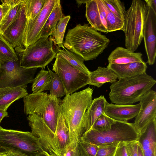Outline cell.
I'll return each instance as SVG.
<instances>
[{"label": "cell", "instance_id": "6da1fadb", "mask_svg": "<svg viewBox=\"0 0 156 156\" xmlns=\"http://www.w3.org/2000/svg\"><path fill=\"white\" fill-rule=\"evenodd\" d=\"M110 40L89 25L79 24L69 29L63 45L84 61L95 59L107 47Z\"/></svg>", "mask_w": 156, "mask_h": 156}, {"label": "cell", "instance_id": "7a4b0ae2", "mask_svg": "<svg viewBox=\"0 0 156 156\" xmlns=\"http://www.w3.org/2000/svg\"><path fill=\"white\" fill-rule=\"evenodd\" d=\"M93 90L89 87L66 95L62 101V112L69 129L70 144H78L86 131L85 117L92 100Z\"/></svg>", "mask_w": 156, "mask_h": 156}, {"label": "cell", "instance_id": "3957f363", "mask_svg": "<svg viewBox=\"0 0 156 156\" xmlns=\"http://www.w3.org/2000/svg\"><path fill=\"white\" fill-rule=\"evenodd\" d=\"M156 83L146 72L131 77L119 79L110 87L109 99L115 104L133 105L139 101Z\"/></svg>", "mask_w": 156, "mask_h": 156}, {"label": "cell", "instance_id": "277c9868", "mask_svg": "<svg viewBox=\"0 0 156 156\" xmlns=\"http://www.w3.org/2000/svg\"><path fill=\"white\" fill-rule=\"evenodd\" d=\"M140 135L133 123L116 120L109 129L90 128L83 134L80 140L98 146L137 141Z\"/></svg>", "mask_w": 156, "mask_h": 156}, {"label": "cell", "instance_id": "5b68a950", "mask_svg": "<svg viewBox=\"0 0 156 156\" xmlns=\"http://www.w3.org/2000/svg\"><path fill=\"white\" fill-rule=\"evenodd\" d=\"M54 42L53 37L50 35L40 38L27 47L15 48L20 66L27 69H44L56 57Z\"/></svg>", "mask_w": 156, "mask_h": 156}, {"label": "cell", "instance_id": "8992f818", "mask_svg": "<svg viewBox=\"0 0 156 156\" xmlns=\"http://www.w3.org/2000/svg\"><path fill=\"white\" fill-rule=\"evenodd\" d=\"M62 101L51 97L47 92L32 93L23 98L24 112L27 115L36 114L55 133Z\"/></svg>", "mask_w": 156, "mask_h": 156}, {"label": "cell", "instance_id": "52a82bcc", "mask_svg": "<svg viewBox=\"0 0 156 156\" xmlns=\"http://www.w3.org/2000/svg\"><path fill=\"white\" fill-rule=\"evenodd\" d=\"M148 6L142 0H133L126 11L124 20L125 46L134 52L143 39V32Z\"/></svg>", "mask_w": 156, "mask_h": 156}, {"label": "cell", "instance_id": "ba28073f", "mask_svg": "<svg viewBox=\"0 0 156 156\" xmlns=\"http://www.w3.org/2000/svg\"><path fill=\"white\" fill-rule=\"evenodd\" d=\"M0 147L6 152L13 151L30 156L45 151L32 133L0 128Z\"/></svg>", "mask_w": 156, "mask_h": 156}, {"label": "cell", "instance_id": "9c48e42d", "mask_svg": "<svg viewBox=\"0 0 156 156\" xmlns=\"http://www.w3.org/2000/svg\"><path fill=\"white\" fill-rule=\"evenodd\" d=\"M55 58L52 69L61 80L66 95L89 84V75L75 68L57 54Z\"/></svg>", "mask_w": 156, "mask_h": 156}, {"label": "cell", "instance_id": "30bf717a", "mask_svg": "<svg viewBox=\"0 0 156 156\" xmlns=\"http://www.w3.org/2000/svg\"><path fill=\"white\" fill-rule=\"evenodd\" d=\"M37 68L21 67L19 60L0 63V88L23 87L32 83Z\"/></svg>", "mask_w": 156, "mask_h": 156}, {"label": "cell", "instance_id": "8fae6325", "mask_svg": "<svg viewBox=\"0 0 156 156\" xmlns=\"http://www.w3.org/2000/svg\"><path fill=\"white\" fill-rule=\"evenodd\" d=\"M32 133L38 139L44 151L51 156H61L54 133L43 120L35 114L27 117Z\"/></svg>", "mask_w": 156, "mask_h": 156}, {"label": "cell", "instance_id": "7c38bea8", "mask_svg": "<svg viewBox=\"0 0 156 156\" xmlns=\"http://www.w3.org/2000/svg\"><path fill=\"white\" fill-rule=\"evenodd\" d=\"M140 108L133 125L140 135L151 121L156 118V92L150 90L139 101Z\"/></svg>", "mask_w": 156, "mask_h": 156}, {"label": "cell", "instance_id": "4fadbf2b", "mask_svg": "<svg viewBox=\"0 0 156 156\" xmlns=\"http://www.w3.org/2000/svg\"><path fill=\"white\" fill-rule=\"evenodd\" d=\"M56 0H46L40 12L34 19L27 20L23 40V46L26 47L39 38V36Z\"/></svg>", "mask_w": 156, "mask_h": 156}, {"label": "cell", "instance_id": "5bb4252c", "mask_svg": "<svg viewBox=\"0 0 156 156\" xmlns=\"http://www.w3.org/2000/svg\"><path fill=\"white\" fill-rule=\"evenodd\" d=\"M156 13L149 6L144 21L143 38L144 41L147 62L153 65L156 55Z\"/></svg>", "mask_w": 156, "mask_h": 156}, {"label": "cell", "instance_id": "9a60e30c", "mask_svg": "<svg viewBox=\"0 0 156 156\" xmlns=\"http://www.w3.org/2000/svg\"><path fill=\"white\" fill-rule=\"evenodd\" d=\"M25 1L14 20L1 34L14 48L23 46V38L27 21L25 12Z\"/></svg>", "mask_w": 156, "mask_h": 156}, {"label": "cell", "instance_id": "2e32d148", "mask_svg": "<svg viewBox=\"0 0 156 156\" xmlns=\"http://www.w3.org/2000/svg\"><path fill=\"white\" fill-rule=\"evenodd\" d=\"M140 108V103L136 105H119L106 102L105 113L117 121L127 122L136 117Z\"/></svg>", "mask_w": 156, "mask_h": 156}, {"label": "cell", "instance_id": "e0dca14e", "mask_svg": "<svg viewBox=\"0 0 156 156\" xmlns=\"http://www.w3.org/2000/svg\"><path fill=\"white\" fill-rule=\"evenodd\" d=\"M138 141L144 156H156V118L151 121Z\"/></svg>", "mask_w": 156, "mask_h": 156}, {"label": "cell", "instance_id": "ac0fdd59", "mask_svg": "<svg viewBox=\"0 0 156 156\" xmlns=\"http://www.w3.org/2000/svg\"><path fill=\"white\" fill-rule=\"evenodd\" d=\"M61 156H65L70 144L68 126L60 106L55 133Z\"/></svg>", "mask_w": 156, "mask_h": 156}, {"label": "cell", "instance_id": "d6986e66", "mask_svg": "<svg viewBox=\"0 0 156 156\" xmlns=\"http://www.w3.org/2000/svg\"><path fill=\"white\" fill-rule=\"evenodd\" d=\"M140 52H132L126 48L119 47L112 51L108 58V64L121 65L143 62Z\"/></svg>", "mask_w": 156, "mask_h": 156}, {"label": "cell", "instance_id": "ffe728a7", "mask_svg": "<svg viewBox=\"0 0 156 156\" xmlns=\"http://www.w3.org/2000/svg\"><path fill=\"white\" fill-rule=\"evenodd\" d=\"M107 66L113 70L119 79L131 77L143 74L146 72L147 68L146 63L144 61L121 65L108 64Z\"/></svg>", "mask_w": 156, "mask_h": 156}, {"label": "cell", "instance_id": "44dd1931", "mask_svg": "<svg viewBox=\"0 0 156 156\" xmlns=\"http://www.w3.org/2000/svg\"><path fill=\"white\" fill-rule=\"evenodd\" d=\"M107 101L103 95L92 100L87 109L85 117V127L86 131L91 128L96 120L105 113V107Z\"/></svg>", "mask_w": 156, "mask_h": 156}, {"label": "cell", "instance_id": "7402d4cb", "mask_svg": "<svg viewBox=\"0 0 156 156\" xmlns=\"http://www.w3.org/2000/svg\"><path fill=\"white\" fill-rule=\"evenodd\" d=\"M89 76V84L98 88L101 87L106 83H114L117 81V79H119L118 75L107 66L106 67L99 66L96 70L90 71Z\"/></svg>", "mask_w": 156, "mask_h": 156}, {"label": "cell", "instance_id": "603a6c76", "mask_svg": "<svg viewBox=\"0 0 156 156\" xmlns=\"http://www.w3.org/2000/svg\"><path fill=\"white\" fill-rule=\"evenodd\" d=\"M27 95V89L23 87L0 88V110L7 111L14 102Z\"/></svg>", "mask_w": 156, "mask_h": 156}, {"label": "cell", "instance_id": "cb8c5ba5", "mask_svg": "<svg viewBox=\"0 0 156 156\" xmlns=\"http://www.w3.org/2000/svg\"><path fill=\"white\" fill-rule=\"evenodd\" d=\"M64 16L60 1L56 0L53 9L41 32L39 38L48 37L50 36L58 22Z\"/></svg>", "mask_w": 156, "mask_h": 156}, {"label": "cell", "instance_id": "d4e9b609", "mask_svg": "<svg viewBox=\"0 0 156 156\" xmlns=\"http://www.w3.org/2000/svg\"><path fill=\"white\" fill-rule=\"evenodd\" d=\"M86 8L85 16L90 26L97 31L107 33L100 18L96 0H88Z\"/></svg>", "mask_w": 156, "mask_h": 156}, {"label": "cell", "instance_id": "484cf974", "mask_svg": "<svg viewBox=\"0 0 156 156\" xmlns=\"http://www.w3.org/2000/svg\"><path fill=\"white\" fill-rule=\"evenodd\" d=\"M55 51L57 54L72 66L81 72L89 75L90 71L85 65L84 60L82 58L66 48L61 49L57 47Z\"/></svg>", "mask_w": 156, "mask_h": 156}, {"label": "cell", "instance_id": "4316f807", "mask_svg": "<svg viewBox=\"0 0 156 156\" xmlns=\"http://www.w3.org/2000/svg\"><path fill=\"white\" fill-rule=\"evenodd\" d=\"M50 83V76L48 71L41 69L34 79L32 86V93L49 90Z\"/></svg>", "mask_w": 156, "mask_h": 156}, {"label": "cell", "instance_id": "83f0119b", "mask_svg": "<svg viewBox=\"0 0 156 156\" xmlns=\"http://www.w3.org/2000/svg\"><path fill=\"white\" fill-rule=\"evenodd\" d=\"M70 19L69 15L62 18L58 22L51 35L54 39V44L63 49L65 48L63 44V39L66 28Z\"/></svg>", "mask_w": 156, "mask_h": 156}, {"label": "cell", "instance_id": "f1b7e54d", "mask_svg": "<svg viewBox=\"0 0 156 156\" xmlns=\"http://www.w3.org/2000/svg\"><path fill=\"white\" fill-rule=\"evenodd\" d=\"M19 59L13 48L0 34V63L8 61H18Z\"/></svg>", "mask_w": 156, "mask_h": 156}, {"label": "cell", "instance_id": "f546056e", "mask_svg": "<svg viewBox=\"0 0 156 156\" xmlns=\"http://www.w3.org/2000/svg\"><path fill=\"white\" fill-rule=\"evenodd\" d=\"M47 67L51 78L49 95L51 97L60 98L65 94L63 84L58 75Z\"/></svg>", "mask_w": 156, "mask_h": 156}, {"label": "cell", "instance_id": "4dcf8cb0", "mask_svg": "<svg viewBox=\"0 0 156 156\" xmlns=\"http://www.w3.org/2000/svg\"><path fill=\"white\" fill-rule=\"evenodd\" d=\"M46 0H26L25 12L27 20H33L41 11Z\"/></svg>", "mask_w": 156, "mask_h": 156}, {"label": "cell", "instance_id": "1f68e13d", "mask_svg": "<svg viewBox=\"0 0 156 156\" xmlns=\"http://www.w3.org/2000/svg\"><path fill=\"white\" fill-rule=\"evenodd\" d=\"M104 5L106 13L107 33L118 30L124 32V21L115 15Z\"/></svg>", "mask_w": 156, "mask_h": 156}, {"label": "cell", "instance_id": "d6a6232c", "mask_svg": "<svg viewBox=\"0 0 156 156\" xmlns=\"http://www.w3.org/2000/svg\"><path fill=\"white\" fill-rule=\"evenodd\" d=\"M107 8L115 15L124 21L126 11L124 3L119 0H102Z\"/></svg>", "mask_w": 156, "mask_h": 156}, {"label": "cell", "instance_id": "836d02e7", "mask_svg": "<svg viewBox=\"0 0 156 156\" xmlns=\"http://www.w3.org/2000/svg\"><path fill=\"white\" fill-rule=\"evenodd\" d=\"M25 0L12 6L0 23V34H2L14 20Z\"/></svg>", "mask_w": 156, "mask_h": 156}, {"label": "cell", "instance_id": "e575fe53", "mask_svg": "<svg viewBox=\"0 0 156 156\" xmlns=\"http://www.w3.org/2000/svg\"><path fill=\"white\" fill-rule=\"evenodd\" d=\"M116 121L104 113L96 120L92 128L104 130L109 129H111L112 126Z\"/></svg>", "mask_w": 156, "mask_h": 156}, {"label": "cell", "instance_id": "d590c367", "mask_svg": "<svg viewBox=\"0 0 156 156\" xmlns=\"http://www.w3.org/2000/svg\"><path fill=\"white\" fill-rule=\"evenodd\" d=\"M78 146L80 156H95L98 146L80 140Z\"/></svg>", "mask_w": 156, "mask_h": 156}, {"label": "cell", "instance_id": "8d00e7d4", "mask_svg": "<svg viewBox=\"0 0 156 156\" xmlns=\"http://www.w3.org/2000/svg\"><path fill=\"white\" fill-rule=\"evenodd\" d=\"M119 144L98 146L95 156H114Z\"/></svg>", "mask_w": 156, "mask_h": 156}, {"label": "cell", "instance_id": "74e56055", "mask_svg": "<svg viewBox=\"0 0 156 156\" xmlns=\"http://www.w3.org/2000/svg\"><path fill=\"white\" fill-rule=\"evenodd\" d=\"M23 1V0H1L2 4L0 5V23L12 6Z\"/></svg>", "mask_w": 156, "mask_h": 156}, {"label": "cell", "instance_id": "f35d334b", "mask_svg": "<svg viewBox=\"0 0 156 156\" xmlns=\"http://www.w3.org/2000/svg\"><path fill=\"white\" fill-rule=\"evenodd\" d=\"M96 2L101 22L107 30L106 13L104 4L102 0H96Z\"/></svg>", "mask_w": 156, "mask_h": 156}, {"label": "cell", "instance_id": "ab89813d", "mask_svg": "<svg viewBox=\"0 0 156 156\" xmlns=\"http://www.w3.org/2000/svg\"><path fill=\"white\" fill-rule=\"evenodd\" d=\"M127 156H137L138 140L125 143Z\"/></svg>", "mask_w": 156, "mask_h": 156}, {"label": "cell", "instance_id": "60d3db41", "mask_svg": "<svg viewBox=\"0 0 156 156\" xmlns=\"http://www.w3.org/2000/svg\"><path fill=\"white\" fill-rule=\"evenodd\" d=\"M65 156H80L78 144H70Z\"/></svg>", "mask_w": 156, "mask_h": 156}, {"label": "cell", "instance_id": "b9f144b4", "mask_svg": "<svg viewBox=\"0 0 156 156\" xmlns=\"http://www.w3.org/2000/svg\"><path fill=\"white\" fill-rule=\"evenodd\" d=\"M114 156H127L125 143H119Z\"/></svg>", "mask_w": 156, "mask_h": 156}, {"label": "cell", "instance_id": "7bdbcfd3", "mask_svg": "<svg viewBox=\"0 0 156 156\" xmlns=\"http://www.w3.org/2000/svg\"><path fill=\"white\" fill-rule=\"evenodd\" d=\"M144 1L147 5L156 13V0H145Z\"/></svg>", "mask_w": 156, "mask_h": 156}, {"label": "cell", "instance_id": "ee69618b", "mask_svg": "<svg viewBox=\"0 0 156 156\" xmlns=\"http://www.w3.org/2000/svg\"><path fill=\"white\" fill-rule=\"evenodd\" d=\"M6 153L9 156H30L13 151H9Z\"/></svg>", "mask_w": 156, "mask_h": 156}, {"label": "cell", "instance_id": "f6af8a7d", "mask_svg": "<svg viewBox=\"0 0 156 156\" xmlns=\"http://www.w3.org/2000/svg\"><path fill=\"white\" fill-rule=\"evenodd\" d=\"M8 117V114L7 111L0 110V124L1 121L5 117ZM1 126H0V128Z\"/></svg>", "mask_w": 156, "mask_h": 156}, {"label": "cell", "instance_id": "bcb514c9", "mask_svg": "<svg viewBox=\"0 0 156 156\" xmlns=\"http://www.w3.org/2000/svg\"><path fill=\"white\" fill-rule=\"evenodd\" d=\"M137 156H144L141 146L139 143L138 147Z\"/></svg>", "mask_w": 156, "mask_h": 156}, {"label": "cell", "instance_id": "7dc6e473", "mask_svg": "<svg viewBox=\"0 0 156 156\" xmlns=\"http://www.w3.org/2000/svg\"><path fill=\"white\" fill-rule=\"evenodd\" d=\"M88 0H76L77 3L78 4V7L80 6V5L83 3H86Z\"/></svg>", "mask_w": 156, "mask_h": 156}, {"label": "cell", "instance_id": "c3c4849f", "mask_svg": "<svg viewBox=\"0 0 156 156\" xmlns=\"http://www.w3.org/2000/svg\"><path fill=\"white\" fill-rule=\"evenodd\" d=\"M35 156H51V155L46 151H44L38 154Z\"/></svg>", "mask_w": 156, "mask_h": 156}, {"label": "cell", "instance_id": "681fc988", "mask_svg": "<svg viewBox=\"0 0 156 156\" xmlns=\"http://www.w3.org/2000/svg\"><path fill=\"white\" fill-rule=\"evenodd\" d=\"M5 151L3 149L0 147V153H5Z\"/></svg>", "mask_w": 156, "mask_h": 156}, {"label": "cell", "instance_id": "f907efd6", "mask_svg": "<svg viewBox=\"0 0 156 156\" xmlns=\"http://www.w3.org/2000/svg\"><path fill=\"white\" fill-rule=\"evenodd\" d=\"M0 156H9V155L7 154V153H4L2 154Z\"/></svg>", "mask_w": 156, "mask_h": 156}, {"label": "cell", "instance_id": "816d5d0a", "mask_svg": "<svg viewBox=\"0 0 156 156\" xmlns=\"http://www.w3.org/2000/svg\"><path fill=\"white\" fill-rule=\"evenodd\" d=\"M4 153H0V156L2 154H4Z\"/></svg>", "mask_w": 156, "mask_h": 156}]
</instances>
